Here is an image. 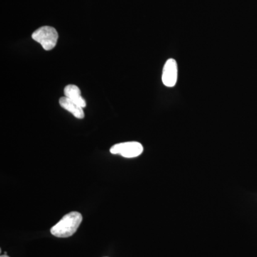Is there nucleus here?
Masks as SVG:
<instances>
[{
    "label": "nucleus",
    "instance_id": "0eeeda50",
    "mask_svg": "<svg viewBox=\"0 0 257 257\" xmlns=\"http://www.w3.org/2000/svg\"><path fill=\"white\" fill-rule=\"evenodd\" d=\"M0 257H10V256H7V254H4V255H2V256Z\"/></svg>",
    "mask_w": 257,
    "mask_h": 257
},
{
    "label": "nucleus",
    "instance_id": "20e7f679",
    "mask_svg": "<svg viewBox=\"0 0 257 257\" xmlns=\"http://www.w3.org/2000/svg\"><path fill=\"white\" fill-rule=\"evenodd\" d=\"M178 78V66L174 59H169L166 62L162 71V80L167 87H175Z\"/></svg>",
    "mask_w": 257,
    "mask_h": 257
},
{
    "label": "nucleus",
    "instance_id": "f257e3e1",
    "mask_svg": "<svg viewBox=\"0 0 257 257\" xmlns=\"http://www.w3.org/2000/svg\"><path fill=\"white\" fill-rule=\"evenodd\" d=\"M82 221V216L77 211H72L64 216L57 224L52 226L51 234L57 237L67 238L77 231Z\"/></svg>",
    "mask_w": 257,
    "mask_h": 257
},
{
    "label": "nucleus",
    "instance_id": "f03ea898",
    "mask_svg": "<svg viewBox=\"0 0 257 257\" xmlns=\"http://www.w3.org/2000/svg\"><path fill=\"white\" fill-rule=\"evenodd\" d=\"M32 39L39 42L44 50L50 51L55 48L58 40V33L56 29L50 26H44L33 32Z\"/></svg>",
    "mask_w": 257,
    "mask_h": 257
},
{
    "label": "nucleus",
    "instance_id": "423d86ee",
    "mask_svg": "<svg viewBox=\"0 0 257 257\" xmlns=\"http://www.w3.org/2000/svg\"><path fill=\"white\" fill-rule=\"evenodd\" d=\"M60 104L64 109L72 113L77 119H83L84 117V112L83 108L78 104H76L73 101L69 99V98L63 96L60 99Z\"/></svg>",
    "mask_w": 257,
    "mask_h": 257
},
{
    "label": "nucleus",
    "instance_id": "39448f33",
    "mask_svg": "<svg viewBox=\"0 0 257 257\" xmlns=\"http://www.w3.org/2000/svg\"><path fill=\"white\" fill-rule=\"evenodd\" d=\"M64 96L69 98L71 100L73 101L76 104H78L81 107H85L87 104L84 98L81 94V91L77 86L74 84H69L64 89Z\"/></svg>",
    "mask_w": 257,
    "mask_h": 257
},
{
    "label": "nucleus",
    "instance_id": "7ed1b4c3",
    "mask_svg": "<svg viewBox=\"0 0 257 257\" xmlns=\"http://www.w3.org/2000/svg\"><path fill=\"white\" fill-rule=\"evenodd\" d=\"M144 148L142 144L138 142H127L116 144L110 148L113 155H119L125 158H135L143 154Z\"/></svg>",
    "mask_w": 257,
    "mask_h": 257
}]
</instances>
